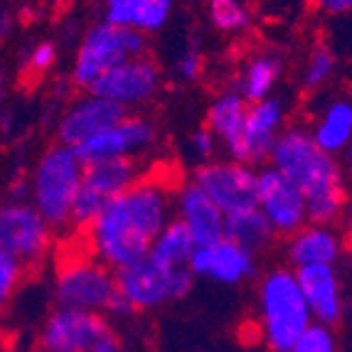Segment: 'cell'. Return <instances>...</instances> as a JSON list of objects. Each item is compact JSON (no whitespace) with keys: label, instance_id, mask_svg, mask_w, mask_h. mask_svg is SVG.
<instances>
[{"label":"cell","instance_id":"1","mask_svg":"<svg viewBox=\"0 0 352 352\" xmlns=\"http://www.w3.org/2000/svg\"><path fill=\"white\" fill-rule=\"evenodd\" d=\"M177 190L168 175H143L84 229L89 252L113 271L138 264L170 222L173 192Z\"/></svg>","mask_w":352,"mask_h":352},{"label":"cell","instance_id":"2","mask_svg":"<svg viewBox=\"0 0 352 352\" xmlns=\"http://www.w3.org/2000/svg\"><path fill=\"white\" fill-rule=\"evenodd\" d=\"M269 160L271 168H276L303 192L308 222L333 227L338 219H342L347 207L345 175L338 158L318 148L311 129L286 126Z\"/></svg>","mask_w":352,"mask_h":352},{"label":"cell","instance_id":"3","mask_svg":"<svg viewBox=\"0 0 352 352\" xmlns=\"http://www.w3.org/2000/svg\"><path fill=\"white\" fill-rule=\"evenodd\" d=\"M313 325L294 269H271L258 283V330L269 352H291L300 335Z\"/></svg>","mask_w":352,"mask_h":352},{"label":"cell","instance_id":"4","mask_svg":"<svg viewBox=\"0 0 352 352\" xmlns=\"http://www.w3.org/2000/svg\"><path fill=\"white\" fill-rule=\"evenodd\" d=\"M84 177V163L62 143L50 148L40 158L32 175V200L52 229L72 227V207Z\"/></svg>","mask_w":352,"mask_h":352},{"label":"cell","instance_id":"5","mask_svg":"<svg viewBox=\"0 0 352 352\" xmlns=\"http://www.w3.org/2000/svg\"><path fill=\"white\" fill-rule=\"evenodd\" d=\"M148 52V35L138 32V30L121 28L109 20L96 23L94 28L87 30L82 45L76 50L74 69H72V79L76 87H82L89 91V87L104 76L106 72H111L126 59L133 57H146Z\"/></svg>","mask_w":352,"mask_h":352},{"label":"cell","instance_id":"6","mask_svg":"<svg viewBox=\"0 0 352 352\" xmlns=\"http://www.w3.org/2000/svg\"><path fill=\"white\" fill-rule=\"evenodd\" d=\"M118 294L113 269L101 264L94 254H69L59 264L54 298L59 308L74 311H106Z\"/></svg>","mask_w":352,"mask_h":352},{"label":"cell","instance_id":"7","mask_svg":"<svg viewBox=\"0 0 352 352\" xmlns=\"http://www.w3.org/2000/svg\"><path fill=\"white\" fill-rule=\"evenodd\" d=\"M141 170L133 158L101 160V163L84 165V177L72 207V227L87 229L99 217L118 195L131 190L141 180Z\"/></svg>","mask_w":352,"mask_h":352},{"label":"cell","instance_id":"8","mask_svg":"<svg viewBox=\"0 0 352 352\" xmlns=\"http://www.w3.org/2000/svg\"><path fill=\"white\" fill-rule=\"evenodd\" d=\"M192 281L195 276L188 266L170 269V266L158 264L151 256L141 258L138 264L129 266V269L116 271L118 294L124 296L135 311H151V308L188 296Z\"/></svg>","mask_w":352,"mask_h":352},{"label":"cell","instance_id":"9","mask_svg":"<svg viewBox=\"0 0 352 352\" xmlns=\"http://www.w3.org/2000/svg\"><path fill=\"white\" fill-rule=\"evenodd\" d=\"M195 182L224 212L236 214L256 207L258 173L239 160H210L195 170Z\"/></svg>","mask_w":352,"mask_h":352},{"label":"cell","instance_id":"10","mask_svg":"<svg viewBox=\"0 0 352 352\" xmlns=\"http://www.w3.org/2000/svg\"><path fill=\"white\" fill-rule=\"evenodd\" d=\"M52 227L35 205L10 202L0 207V249L18 256L23 264H37L50 249Z\"/></svg>","mask_w":352,"mask_h":352},{"label":"cell","instance_id":"11","mask_svg":"<svg viewBox=\"0 0 352 352\" xmlns=\"http://www.w3.org/2000/svg\"><path fill=\"white\" fill-rule=\"evenodd\" d=\"M256 207L269 219L274 232L281 236L296 234L308 224V207H305L303 192L271 165L258 170Z\"/></svg>","mask_w":352,"mask_h":352},{"label":"cell","instance_id":"12","mask_svg":"<svg viewBox=\"0 0 352 352\" xmlns=\"http://www.w3.org/2000/svg\"><path fill=\"white\" fill-rule=\"evenodd\" d=\"M160 79H163L160 67L146 54V57L126 59L118 67H113L111 72H106L104 76H99L89 87V94L101 96V99H109L113 104L129 109V106L146 104L158 94Z\"/></svg>","mask_w":352,"mask_h":352},{"label":"cell","instance_id":"13","mask_svg":"<svg viewBox=\"0 0 352 352\" xmlns=\"http://www.w3.org/2000/svg\"><path fill=\"white\" fill-rule=\"evenodd\" d=\"M286 106L276 96H269L264 101L249 104L247 121L241 129V138L232 151V160L256 165L269 160L271 151L276 146L278 135L286 129Z\"/></svg>","mask_w":352,"mask_h":352},{"label":"cell","instance_id":"14","mask_svg":"<svg viewBox=\"0 0 352 352\" xmlns=\"http://www.w3.org/2000/svg\"><path fill=\"white\" fill-rule=\"evenodd\" d=\"M109 328L101 313L57 308L42 325L40 345L45 352H89Z\"/></svg>","mask_w":352,"mask_h":352},{"label":"cell","instance_id":"15","mask_svg":"<svg viewBox=\"0 0 352 352\" xmlns=\"http://www.w3.org/2000/svg\"><path fill=\"white\" fill-rule=\"evenodd\" d=\"M155 126L143 116H126L121 124L109 129L106 133L96 135L84 146L74 148L84 165L101 163V160L133 158L135 153L146 151L155 143Z\"/></svg>","mask_w":352,"mask_h":352},{"label":"cell","instance_id":"16","mask_svg":"<svg viewBox=\"0 0 352 352\" xmlns=\"http://www.w3.org/2000/svg\"><path fill=\"white\" fill-rule=\"evenodd\" d=\"M126 116L129 113H126L124 106L89 94L87 99L69 106V111L62 116L57 129L59 143L67 148H79L87 141H91V138H96V135L113 129L116 124H121Z\"/></svg>","mask_w":352,"mask_h":352},{"label":"cell","instance_id":"17","mask_svg":"<svg viewBox=\"0 0 352 352\" xmlns=\"http://www.w3.org/2000/svg\"><path fill=\"white\" fill-rule=\"evenodd\" d=\"M188 269L192 276H207L224 286H236L256 274V256L234 241L222 239L212 247H195Z\"/></svg>","mask_w":352,"mask_h":352},{"label":"cell","instance_id":"18","mask_svg":"<svg viewBox=\"0 0 352 352\" xmlns=\"http://www.w3.org/2000/svg\"><path fill=\"white\" fill-rule=\"evenodd\" d=\"M294 271L305 296V303L313 313V323L335 328L345 316V298H342V283L338 269L330 264H316Z\"/></svg>","mask_w":352,"mask_h":352},{"label":"cell","instance_id":"19","mask_svg":"<svg viewBox=\"0 0 352 352\" xmlns=\"http://www.w3.org/2000/svg\"><path fill=\"white\" fill-rule=\"evenodd\" d=\"M177 212L180 222L188 227L197 247H212L224 239L227 214L210 200V195L197 182H185L177 190Z\"/></svg>","mask_w":352,"mask_h":352},{"label":"cell","instance_id":"20","mask_svg":"<svg viewBox=\"0 0 352 352\" xmlns=\"http://www.w3.org/2000/svg\"><path fill=\"white\" fill-rule=\"evenodd\" d=\"M345 241L342 234L330 224H305L286 241V258L291 269H303V266L330 264L335 266L340 261Z\"/></svg>","mask_w":352,"mask_h":352},{"label":"cell","instance_id":"21","mask_svg":"<svg viewBox=\"0 0 352 352\" xmlns=\"http://www.w3.org/2000/svg\"><path fill=\"white\" fill-rule=\"evenodd\" d=\"M313 141L318 148H323L330 155H345V151L352 143V99L347 96H338L330 99L328 104L320 109L311 126Z\"/></svg>","mask_w":352,"mask_h":352},{"label":"cell","instance_id":"22","mask_svg":"<svg viewBox=\"0 0 352 352\" xmlns=\"http://www.w3.org/2000/svg\"><path fill=\"white\" fill-rule=\"evenodd\" d=\"M175 0H104L106 20L138 32H155L170 18Z\"/></svg>","mask_w":352,"mask_h":352},{"label":"cell","instance_id":"23","mask_svg":"<svg viewBox=\"0 0 352 352\" xmlns=\"http://www.w3.org/2000/svg\"><path fill=\"white\" fill-rule=\"evenodd\" d=\"M247 111H249V101L241 96V91H234V89L222 91L210 104V109H207V129L212 131V135L217 141H222V146L227 148L229 155H232V151H234L241 138Z\"/></svg>","mask_w":352,"mask_h":352},{"label":"cell","instance_id":"24","mask_svg":"<svg viewBox=\"0 0 352 352\" xmlns=\"http://www.w3.org/2000/svg\"><path fill=\"white\" fill-rule=\"evenodd\" d=\"M283 76V57L278 52H256L247 59V65L241 69L239 91L241 96L254 104L264 101L276 89V84Z\"/></svg>","mask_w":352,"mask_h":352},{"label":"cell","instance_id":"25","mask_svg":"<svg viewBox=\"0 0 352 352\" xmlns=\"http://www.w3.org/2000/svg\"><path fill=\"white\" fill-rule=\"evenodd\" d=\"M274 236H276V232L269 224V219L258 212V207L229 214L227 222H224V239L234 241V244H239V247L249 249L254 254L269 247Z\"/></svg>","mask_w":352,"mask_h":352},{"label":"cell","instance_id":"26","mask_svg":"<svg viewBox=\"0 0 352 352\" xmlns=\"http://www.w3.org/2000/svg\"><path fill=\"white\" fill-rule=\"evenodd\" d=\"M195 239L188 232V227L180 219H170L165 224V229L158 234V239L153 241L151 254L148 256L155 258L158 264L170 266V269H185L195 252Z\"/></svg>","mask_w":352,"mask_h":352},{"label":"cell","instance_id":"27","mask_svg":"<svg viewBox=\"0 0 352 352\" xmlns=\"http://www.w3.org/2000/svg\"><path fill=\"white\" fill-rule=\"evenodd\" d=\"M210 20L222 32H241L249 28L252 15L241 0H210Z\"/></svg>","mask_w":352,"mask_h":352},{"label":"cell","instance_id":"28","mask_svg":"<svg viewBox=\"0 0 352 352\" xmlns=\"http://www.w3.org/2000/svg\"><path fill=\"white\" fill-rule=\"evenodd\" d=\"M335 67H338V57L333 54V50L328 47H316L303 65V74H300V82L308 91H316V89L325 87V84L333 79Z\"/></svg>","mask_w":352,"mask_h":352},{"label":"cell","instance_id":"29","mask_svg":"<svg viewBox=\"0 0 352 352\" xmlns=\"http://www.w3.org/2000/svg\"><path fill=\"white\" fill-rule=\"evenodd\" d=\"M291 352H338V338L335 330L328 325L313 323L311 328L300 335Z\"/></svg>","mask_w":352,"mask_h":352},{"label":"cell","instance_id":"30","mask_svg":"<svg viewBox=\"0 0 352 352\" xmlns=\"http://www.w3.org/2000/svg\"><path fill=\"white\" fill-rule=\"evenodd\" d=\"M25 274V264L10 252L0 249V303L12 296V291L20 286Z\"/></svg>","mask_w":352,"mask_h":352},{"label":"cell","instance_id":"31","mask_svg":"<svg viewBox=\"0 0 352 352\" xmlns=\"http://www.w3.org/2000/svg\"><path fill=\"white\" fill-rule=\"evenodd\" d=\"M214 146H217V138L212 135V131L207 129V126L200 131H195L192 138H190V148H192V153L200 160H207V163H210L212 153H214Z\"/></svg>","mask_w":352,"mask_h":352},{"label":"cell","instance_id":"32","mask_svg":"<svg viewBox=\"0 0 352 352\" xmlns=\"http://www.w3.org/2000/svg\"><path fill=\"white\" fill-rule=\"evenodd\" d=\"M54 62V47L50 42H42L37 45L28 57V65H30V72H35V74H42V72H47Z\"/></svg>","mask_w":352,"mask_h":352},{"label":"cell","instance_id":"33","mask_svg":"<svg viewBox=\"0 0 352 352\" xmlns=\"http://www.w3.org/2000/svg\"><path fill=\"white\" fill-rule=\"evenodd\" d=\"M177 72H180L182 79H197L202 72V54L195 47L185 50L182 57L177 59Z\"/></svg>","mask_w":352,"mask_h":352},{"label":"cell","instance_id":"34","mask_svg":"<svg viewBox=\"0 0 352 352\" xmlns=\"http://www.w3.org/2000/svg\"><path fill=\"white\" fill-rule=\"evenodd\" d=\"M311 6L323 15H350L352 12V0H311Z\"/></svg>","mask_w":352,"mask_h":352},{"label":"cell","instance_id":"35","mask_svg":"<svg viewBox=\"0 0 352 352\" xmlns=\"http://www.w3.org/2000/svg\"><path fill=\"white\" fill-rule=\"evenodd\" d=\"M89 352H124V350H121V340H118V335L109 328L104 335H101L99 340L91 345V350Z\"/></svg>","mask_w":352,"mask_h":352},{"label":"cell","instance_id":"36","mask_svg":"<svg viewBox=\"0 0 352 352\" xmlns=\"http://www.w3.org/2000/svg\"><path fill=\"white\" fill-rule=\"evenodd\" d=\"M106 313H111L113 318H131L135 313V308L124 298L121 294H116V298L111 300V305L106 308Z\"/></svg>","mask_w":352,"mask_h":352},{"label":"cell","instance_id":"37","mask_svg":"<svg viewBox=\"0 0 352 352\" xmlns=\"http://www.w3.org/2000/svg\"><path fill=\"white\" fill-rule=\"evenodd\" d=\"M342 222H345V229L352 234V200H347L345 214H342Z\"/></svg>","mask_w":352,"mask_h":352},{"label":"cell","instance_id":"38","mask_svg":"<svg viewBox=\"0 0 352 352\" xmlns=\"http://www.w3.org/2000/svg\"><path fill=\"white\" fill-rule=\"evenodd\" d=\"M8 23H10V20H8V15H6V12H0V35H3V32H8Z\"/></svg>","mask_w":352,"mask_h":352},{"label":"cell","instance_id":"39","mask_svg":"<svg viewBox=\"0 0 352 352\" xmlns=\"http://www.w3.org/2000/svg\"><path fill=\"white\" fill-rule=\"evenodd\" d=\"M345 165H347V170L352 173V143H350V148L345 151Z\"/></svg>","mask_w":352,"mask_h":352}]
</instances>
